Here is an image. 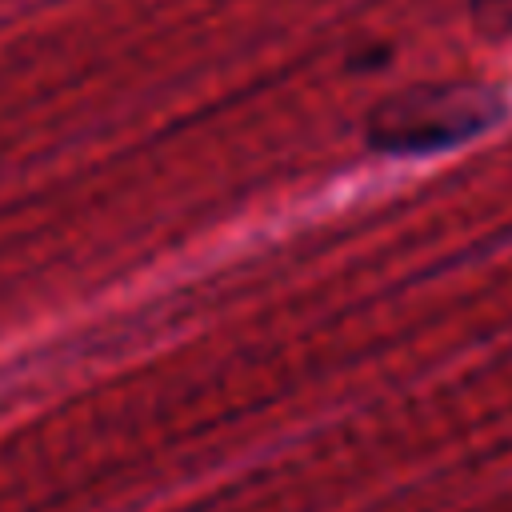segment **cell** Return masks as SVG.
I'll return each mask as SVG.
<instances>
[{"label": "cell", "instance_id": "obj_1", "mask_svg": "<svg viewBox=\"0 0 512 512\" xmlns=\"http://www.w3.org/2000/svg\"><path fill=\"white\" fill-rule=\"evenodd\" d=\"M508 116L496 88L476 80H432L384 96L364 116V144L380 156H432L460 148Z\"/></svg>", "mask_w": 512, "mask_h": 512}, {"label": "cell", "instance_id": "obj_2", "mask_svg": "<svg viewBox=\"0 0 512 512\" xmlns=\"http://www.w3.org/2000/svg\"><path fill=\"white\" fill-rule=\"evenodd\" d=\"M468 20L480 36H512V0H468Z\"/></svg>", "mask_w": 512, "mask_h": 512}]
</instances>
